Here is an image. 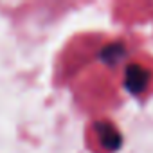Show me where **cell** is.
Instances as JSON below:
<instances>
[{
  "label": "cell",
  "mask_w": 153,
  "mask_h": 153,
  "mask_svg": "<svg viewBox=\"0 0 153 153\" xmlns=\"http://www.w3.org/2000/svg\"><path fill=\"white\" fill-rule=\"evenodd\" d=\"M149 83V72L142 67H139L137 63H131L126 67V74H124V87L128 92L131 94H140L142 90H146Z\"/></svg>",
  "instance_id": "cell-1"
},
{
  "label": "cell",
  "mask_w": 153,
  "mask_h": 153,
  "mask_svg": "<svg viewBox=\"0 0 153 153\" xmlns=\"http://www.w3.org/2000/svg\"><path fill=\"white\" fill-rule=\"evenodd\" d=\"M96 130H97V135L101 139V144L108 149V151H114L121 146V133L108 123H97L96 124Z\"/></svg>",
  "instance_id": "cell-2"
},
{
  "label": "cell",
  "mask_w": 153,
  "mask_h": 153,
  "mask_svg": "<svg viewBox=\"0 0 153 153\" xmlns=\"http://www.w3.org/2000/svg\"><path fill=\"white\" fill-rule=\"evenodd\" d=\"M123 54H124V47L121 43H110V45H106L101 51V59L110 63V65H114L115 61H119L123 58Z\"/></svg>",
  "instance_id": "cell-3"
}]
</instances>
